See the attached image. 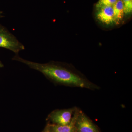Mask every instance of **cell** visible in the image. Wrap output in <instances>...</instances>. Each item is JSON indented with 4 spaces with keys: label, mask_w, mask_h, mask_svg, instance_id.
Instances as JSON below:
<instances>
[{
    "label": "cell",
    "mask_w": 132,
    "mask_h": 132,
    "mask_svg": "<svg viewBox=\"0 0 132 132\" xmlns=\"http://www.w3.org/2000/svg\"><path fill=\"white\" fill-rule=\"evenodd\" d=\"M3 67H4V65L3 64L2 62L1 61V60H0V68H2Z\"/></svg>",
    "instance_id": "12"
},
{
    "label": "cell",
    "mask_w": 132,
    "mask_h": 132,
    "mask_svg": "<svg viewBox=\"0 0 132 132\" xmlns=\"http://www.w3.org/2000/svg\"><path fill=\"white\" fill-rule=\"evenodd\" d=\"M12 60L26 64L30 68L40 72L46 77L57 84L93 90H98L100 88L98 85L82 76L57 63H37L23 59L18 54H15Z\"/></svg>",
    "instance_id": "1"
},
{
    "label": "cell",
    "mask_w": 132,
    "mask_h": 132,
    "mask_svg": "<svg viewBox=\"0 0 132 132\" xmlns=\"http://www.w3.org/2000/svg\"><path fill=\"white\" fill-rule=\"evenodd\" d=\"M43 132H51L48 130V128H47V127L46 128V129H45V130L43 131Z\"/></svg>",
    "instance_id": "11"
},
{
    "label": "cell",
    "mask_w": 132,
    "mask_h": 132,
    "mask_svg": "<svg viewBox=\"0 0 132 132\" xmlns=\"http://www.w3.org/2000/svg\"><path fill=\"white\" fill-rule=\"evenodd\" d=\"M97 19L102 23L110 25L115 22L113 6H105L98 10Z\"/></svg>",
    "instance_id": "6"
},
{
    "label": "cell",
    "mask_w": 132,
    "mask_h": 132,
    "mask_svg": "<svg viewBox=\"0 0 132 132\" xmlns=\"http://www.w3.org/2000/svg\"><path fill=\"white\" fill-rule=\"evenodd\" d=\"M80 110L77 108L71 122L68 125L60 126L54 124H49L48 125L47 127L51 132H76V121Z\"/></svg>",
    "instance_id": "5"
},
{
    "label": "cell",
    "mask_w": 132,
    "mask_h": 132,
    "mask_svg": "<svg viewBox=\"0 0 132 132\" xmlns=\"http://www.w3.org/2000/svg\"><path fill=\"white\" fill-rule=\"evenodd\" d=\"M75 127L76 132H99L96 125L81 110L76 119Z\"/></svg>",
    "instance_id": "4"
},
{
    "label": "cell",
    "mask_w": 132,
    "mask_h": 132,
    "mask_svg": "<svg viewBox=\"0 0 132 132\" xmlns=\"http://www.w3.org/2000/svg\"><path fill=\"white\" fill-rule=\"evenodd\" d=\"M124 6V13L129 14L132 12V0H122Z\"/></svg>",
    "instance_id": "9"
},
{
    "label": "cell",
    "mask_w": 132,
    "mask_h": 132,
    "mask_svg": "<svg viewBox=\"0 0 132 132\" xmlns=\"http://www.w3.org/2000/svg\"><path fill=\"white\" fill-rule=\"evenodd\" d=\"M0 47L10 50L15 54L25 49V46L14 35L0 24Z\"/></svg>",
    "instance_id": "2"
},
{
    "label": "cell",
    "mask_w": 132,
    "mask_h": 132,
    "mask_svg": "<svg viewBox=\"0 0 132 132\" xmlns=\"http://www.w3.org/2000/svg\"><path fill=\"white\" fill-rule=\"evenodd\" d=\"M118 0H99L96 5L97 10L105 6H113Z\"/></svg>",
    "instance_id": "8"
},
{
    "label": "cell",
    "mask_w": 132,
    "mask_h": 132,
    "mask_svg": "<svg viewBox=\"0 0 132 132\" xmlns=\"http://www.w3.org/2000/svg\"><path fill=\"white\" fill-rule=\"evenodd\" d=\"M77 107L68 109H57L52 112L48 119L54 125L64 126L71 122Z\"/></svg>",
    "instance_id": "3"
},
{
    "label": "cell",
    "mask_w": 132,
    "mask_h": 132,
    "mask_svg": "<svg viewBox=\"0 0 132 132\" xmlns=\"http://www.w3.org/2000/svg\"><path fill=\"white\" fill-rule=\"evenodd\" d=\"M3 17H4V15H3V12L2 11H0V19Z\"/></svg>",
    "instance_id": "10"
},
{
    "label": "cell",
    "mask_w": 132,
    "mask_h": 132,
    "mask_svg": "<svg viewBox=\"0 0 132 132\" xmlns=\"http://www.w3.org/2000/svg\"><path fill=\"white\" fill-rule=\"evenodd\" d=\"M115 22L119 23L123 19L124 16V10L122 0H118L113 6Z\"/></svg>",
    "instance_id": "7"
}]
</instances>
